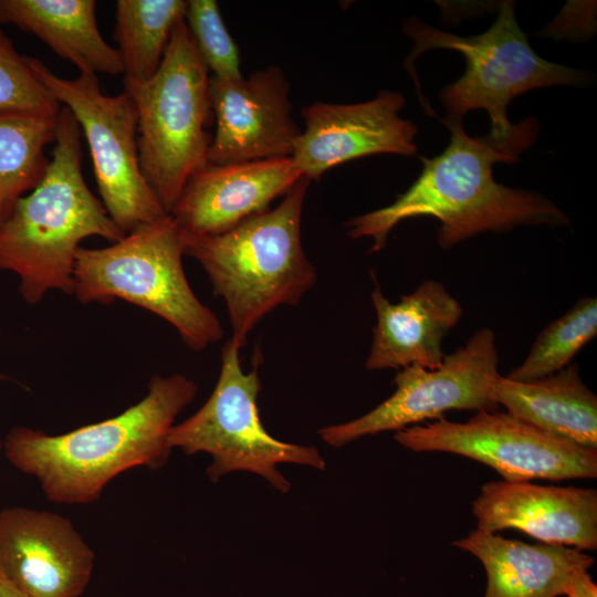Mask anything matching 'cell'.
I'll use <instances>...</instances> for the list:
<instances>
[{"label": "cell", "instance_id": "cell-18", "mask_svg": "<svg viewBox=\"0 0 597 597\" xmlns=\"http://www.w3.org/2000/svg\"><path fill=\"white\" fill-rule=\"evenodd\" d=\"M452 545L482 563L486 573L484 597L566 595L594 564L591 556L577 548L532 545L478 528Z\"/></svg>", "mask_w": 597, "mask_h": 597}, {"label": "cell", "instance_id": "cell-1", "mask_svg": "<svg viewBox=\"0 0 597 597\" xmlns=\"http://www.w3.org/2000/svg\"><path fill=\"white\" fill-rule=\"evenodd\" d=\"M450 143L438 156L421 157L423 168L412 185L384 208L349 219L352 239H373L370 253L381 251L401 221L432 217L439 220L437 241L449 249L484 231L504 232L519 226L561 227L568 218L543 195L499 184L495 163L514 164L538 135V122L528 117L506 138L469 136L462 121L443 118Z\"/></svg>", "mask_w": 597, "mask_h": 597}, {"label": "cell", "instance_id": "cell-27", "mask_svg": "<svg viewBox=\"0 0 597 597\" xmlns=\"http://www.w3.org/2000/svg\"><path fill=\"white\" fill-rule=\"evenodd\" d=\"M0 597H27L17 589L0 572Z\"/></svg>", "mask_w": 597, "mask_h": 597}, {"label": "cell", "instance_id": "cell-10", "mask_svg": "<svg viewBox=\"0 0 597 597\" xmlns=\"http://www.w3.org/2000/svg\"><path fill=\"white\" fill-rule=\"evenodd\" d=\"M499 354L490 328L475 331L464 346L446 355L436 369L409 366L395 376V392L369 412L318 430L324 442L343 447L365 436L398 431L451 409L494 411L492 396Z\"/></svg>", "mask_w": 597, "mask_h": 597}, {"label": "cell", "instance_id": "cell-6", "mask_svg": "<svg viewBox=\"0 0 597 597\" xmlns=\"http://www.w3.org/2000/svg\"><path fill=\"white\" fill-rule=\"evenodd\" d=\"M209 80L185 19L175 27L153 77L124 78V92L137 111L140 170L167 213L190 177L208 165V128L214 119Z\"/></svg>", "mask_w": 597, "mask_h": 597}, {"label": "cell", "instance_id": "cell-8", "mask_svg": "<svg viewBox=\"0 0 597 597\" xmlns=\"http://www.w3.org/2000/svg\"><path fill=\"white\" fill-rule=\"evenodd\" d=\"M240 349L231 338L223 345L212 394L192 416L170 429L168 443L186 454H210L212 463L207 474L211 481L233 471H249L286 493L291 484L276 469L277 464L324 470L325 461L315 447L280 441L265 430L256 405L261 390L258 367L245 373Z\"/></svg>", "mask_w": 597, "mask_h": 597}, {"label": "cell", "instance_id": "cell-26", "mask_svg": "<svg viewBox=\"0 0 597 597\" xmlns=\"http://www.w3.org/2000/svg\"><path fill=\"white\" fill-rule=\"evenodd\" d=\"M567 597H597V586L588 573L583 574L566 594Z\"/></svg>", "mask_w": 597, "mask_h": 597}, {"label": "cell", "instance_id": "cell-9", "mask_svg": "<svg viewBox=\"0 0 597 597\" xmlns=\"http://www.w3.org/2000/svg\"><path fill=\"white\" fill-rule=\"evenodd\" d=\"M28 60L43 86L76 118L88 145L101 201L115 224L126 234L168 216L140 170L132 97L126 92L104 94L96 74L63 78L40 60Z\"/></svg>", "mask_w": 597, "mask_h": 597}, {"label": "cell", "instance_id": "cell-28", "mask_svg": "<svg viewBox=\"0 0 597 597\" xmlns=\"http://www.w3.org/2000/svg\"><path fill=\"white\" fill-rule=\"evenodd\" d=\"M2 448H3V443H2L1 438H0V455H1Z\"/></svg>", "mask_w": 597, "mask_h": 597}, {"label": "cell", "instance_id": "cell-20", "mask_svg": "<svg viewBox=\"0 0 597 597\" xmlns=\"http://www.w3.org/2000/svg\"><path fill=\"white\" fill-rule=\"evenodd\" d=\"M94 0H0V23L41 39L80 73H124L121 55L101 35Z\"/></svg>", "mask_w": 597, "mask_h": 597}, {"label": "cell", "instance_id": "cell-19", "mask_svg": "<svg viewBox=\"0 0 597 597\" xmlns=\"http://www.w3.org/2000/svg\"><path fill=\"white\" fill-rule=\"evenodd\" d=\"M492 396L509 415L546 436L597 450V397L580 379L576 364L531 381L499 375Z\"/></svg>", "mask_w": 597, "mask_h": 597}, {"label": "cell", "instance_id": "cell-2", "mask_svg": "<svg viewBox=\"0 0 597 597\" xmlns=\"http://www.w3.org/2000/svg\"><path fill=\"white\" fill-rule=\"evenodd\" d=\"M197 391V384L182 374L155 375L144 398L115 417L61 434L11 429L3 441L4 455L35 478L50 501L93 503L122 472L166 464L172 450L170 429Z\"/></svg>", "mask_w": 597, "mask_h": 597}, {"label": "cell", "instance_id": "cell-17", "mask_svg": "<svg viewBox=\"0 0 597 597\" xmlns=\"http://www.w3.org/2000/svg\"><path fill=\"white\" fill-rule=\"evenodd\" d=\"M376 312L368 370L420 366L438 368L446 356L442 344L462 316V306L432 279L425 280L398 303L389 302L376 284L370 294Z\"/></svg>", "mask_w": 597, "mask_h": 597}, {"label": "cell", "instance_id": "cell-15", "mask_svg": "<svg viewBox=\"0 0 597 597\" xmlns=\"http://www.w3.org/2000/svg\"><path fill=\"white\" fill-rule=\"evenodd\" d=\"M302 177L291 157L208 164L190 177L169 214L185 233L220 234L270 209Z\"/></svg>", "mask_w": 597, "mask_h": 597}, {"label": "cell", "instance_id": "cell-22", "mask_svg": "<svg viewBox=\"0 0 597 597\" xmlns=\"http://www.w3.org/2000/svg\"><path fill=\"white\" fill-rule=\"evenodd\" d=\"M187 6L185 0L116 1L114 39L125 80L140 82L155 75Z\"/></svg>", "mask_w": 597, "mask_h": 597}, {"label": "cell", "instance_id": "cell-11", "mask_svg": "<svg viewBox=\"0 0 597 597\" xmlns=\"http://www.w3.org/2000/svg\"><path fill=\"white\" fill-rule=\"evenodd\" d=\"M395 439L416 452L442 451L480 461L507 482L597 476V450L554 439L507 412L478 411L465 422L440 417L398 430Z\"/></svg>", "mask_w": 597, "mask_h": 597}, {"label": "cell", "instance_id": "cell-21", "mask_svg": "<svg viewBox=\"0 0 597 597\" xmlns=\"http://www.w3.org/2000/svg\"><path fill=\"white\" fill-rule=\"evenodd\" d=\"M59 114L0 111V224L17 201L41 181L55 140Z\"/></svg>", "mask_w": 597, "mask_h": 597}, {"label": "cell", "instance_id": "cell-23", "mask_svg": "<svg viewBox=\"0 0 597 597\" xmlns=\"http://www.w3.org/2000/svg\"><path fill=\"white\" fill-rule=\"evenodd\" d=\"M596 334L597 298L582 297L537 335L524 362L505 377L531 381L553 375L565 368Z\"/></svg>", "mask_w": 597, "mask_h": 597}, {"label": "cell", "instance_id": "cell-3", "mask_svg": "<svg viewBox=\"0 0 597 597\" xmlns=\"http://www.w3.org/2000/svg\"><path fill=\"white\" fill-rule=\"evenodd\" d=\"M81 135L72 112L61 107L44 176L0 224V270L18 276L20 294L31 305L51 291L73 294L75 259L84 239L101 237L113 243L125 235L85 182Z\"/></svg>", "mask_w": 597, "mask_h": 597}, {"label": "cell", "instance_id": "cell-24", "mask_svg": "<svg viewBox=\"0 0 597 597\" xmlns=\"http://www.w3.org/2000/svg\"><path fill=\"white\" fill-rule=\"evenodd\" d=\"M187 29L211 76L242 77L240 53L213 0H189L185 14Z\"/></svg>", "mask_w": 597, "mask_h": 597}, {"label": "cell", "instance_id": "cell-4", "mask_svg": "<svg viewBox=\"0 0 597 597\" xmlns=\"http://www.w3.org/2000/svg\"><path fill=\"white\" fill-rule=\"evenodd\" d=\"M310 180L302 177L273 209L214 235L181 231L184 254L203 269L228 312L231 339L241 348L275 308L297 305L317 272L302 244L301 223Z\"/></svg>", "mask_w": 597, "mask_h": 597}, {"label": "cell", "instance_id": "cell-12", "mask_svg": "<svg viewBox=\"0 0 597 597\" xmlns=\"http://www.w3.org/2000/svg\"><path fill=\"white\" fill-rule=\"evenodd\" d=\"M400 92L383 90L370 101L354 104L315 102L302 109L304 128L291 156L310 181L346 161L378 154L413 156L417 126L399 113Z\"/></svg>", "mask_w": 597, "mask_h": 597}, {"label": "cell", "instance_id": "cell-25", "mask_svg": "<svg viewBox=\"0 0 597 597\" xmlns=\"http://www.w3.org/2000/svg\"><path fill=\"white\" fill-rule=\"evenodd\" d=\"M61 104L0 29V111L59 114Z\"/></svg>", "mask_w": 597, "mask_h": 597}, {"label": "cell", "instance_id": "cell-16", "mask_svg": "<svg viewBox=\"0 0 597 597\" xmlns=\"http://www.w3.org/2000/svg\"><path fill=\"white\" fill-rule=\"evenodd\" d=\"M476 528H515L548 544L597 547V492L594 489L492 481L472 503Z\"/></svg>", "mask_w": 597, "mask_h": 597}, {"label": "cell", "instance_id": "cell-5", "mask_svg": "<svg viewBox=\"0 0 597 597\" xmlns=\"http://www.w3.org/2000/svg\"><path fill=\"white\" fill-rule=\"evenodd\" d=\"M181 230L168 214L144 223L108 247L77 250L73 294L83 304L124 300L169 323L191 350L223 337L216 313L186 276Z\"/></svg>", "mask_w": 597, "mask_h": 597}, {"label": "cell", "instance_id": "cell-13", "mask_svg": "<svg viewBox=\"0 0 597 597\" xmlns=\"http://www.w3.org/2000/svg\"><path fill=\"white\" fill-rule=\"evenodd\" d=\"M209 93L216 132L208 164L291 157L301 134L292 116L290 83L276 65L249 77L211 76Z\"/></svg>", "mask_w": 597, "mask_h": 597}, {"label": "cell", "instance_id": "cell-7", "mask_svg": "<svg viewBox=\"0 0 597 597\" xmlns=\"http://www.w3.org/2000/svg\"><path fill=\"white\" fill-rule=\"evenodd\" d=\"M514 7L513 1H502L494 23L479 35L447 33L417 18L404 23V32L415 43L406 69L427 113L431 108L421 95L413 64L431 49L458 51L467 62L464 74L440 93L446 118L462 121L468 112L484 109L491 119L490 134L496 138L509 137L515 128L506 116V107L515 96L538 87L586 83L588 75L583 71L546 61L534 52L517 24Z\"/></svg>", "mask_w": 597, "mask_h": 597}, {"label": "cell", "instance_id": "cell-14", "mask_svg": "<svg viewBox=\"0 0 597 597\" xmlns=\"http://www.w3.org/2000/svg\"><path fill=\"white\" fill-rule=\"evenodd\" d=\"M95 553L72 522L24 506L0 511V572L27 597H78Z\"/></svg>", "mask_w": 597, "mask_h": 597}, {"label": "cell", "instance_id": "cell-29", "mask_svg": "<svg viewBox=\"0 0 597 597\" xmlns=\"http://www.w3.org/2000/svg\"><path fill=\"white\" fill-rule=\"evenodd\" d=\"M4 377L2 375H0V379H3Z\"/></svg>", "mask_w": 597, "mask_h": 597}]
</instances>
